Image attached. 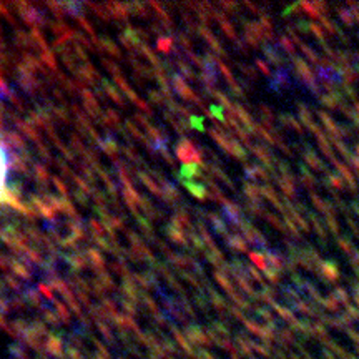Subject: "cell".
Listing matches in <instances>:
<instances>
[{
	"label": "cell",
	"instance_id": "cell-1",
	"mask_svg": "<svg viewBox=\"0 0 359 359\" xmlns=\"http://www.w3.org/2000/svg\"><path fill=\"white\" fill-rule=\"evenodd\" d=\"M7 172H8V158L6 148L0 143V203H4L7 196Z\"/></svg>",
	"mask_w": 359,
	"mask_h": 359
}]
</instances>
